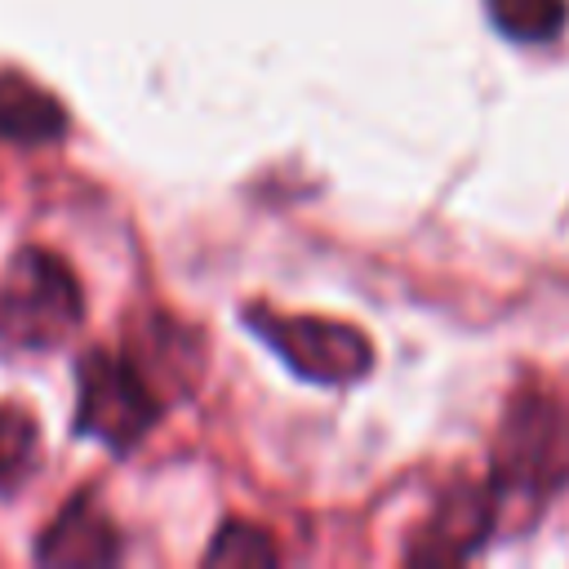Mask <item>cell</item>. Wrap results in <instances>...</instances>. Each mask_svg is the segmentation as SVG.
I'll return each instance as SVG.
<instances>
[{"instance_id": "6da1fadb", "label": "cell", "mask_w": 569, "mask_h": 569, "mask_svg": "<svg viewBox=\"0 0 569 569\" xmlns=\"http://www.w3.org/2000/svg\"><path fill=\"white\" fill-rule=\"evenodd\" d=\"M84 316L76 271L49 249H22L0 280V338L13 347L62 342Z\"/></svg>"}, {"instance_id": "7a4b0ae2", "label": "cell", "mask_w": 569, "mask_h": 569, "mask_svg": "<svg viewBox=\"0 0 569 569\" xmlns=\"http://www.w3.org/2000/svg\"><path fill=\"white\" fill-rule=\"evenodd\" d=\"M493 480L498 489L547 498L569 480V418L542 396H520L493 440Z\"/></svg>"}, {"instance_id": "3957f363", "label": "cell", "mask_w": 569, "mask_h": 569, "mask_svg": "<svg viewBox=\"0 0 569 569\" xmlns=\"http://www.w3.org/2000/svg\"><path fill=\"white\" fill-rule=\"evenodd\" d=\"M249 329L302 378L325 382V387H342L369 373L373 365V347L369 338L347 325V320H325V316H280V311H262L249 307L244 311Z\"/></svg>"}, {"instance_id": "277c9868", "label": "cell", "mask_w": 569, "mask_h": 569, "mask_svg": "<svg viewBox=\"0 0 569 569\" xmlns=\"http://www.w3.org/2000/svg\"><path fill=\"white\" fill-rule=\"evenodd\" d=\"M160 413L156 387L129 356L89 351L80 360V400H76V427L111 449H129Z\"/></svg>"}, {"instance_id": "5b68a950", "label": "cell", "mask_w": 569, "mask_h": 569, "mask_svg": "<svg viewBox=\"0 0 569 569\" xmlns=\"http://www.w3.org/2000/svg\"><path fill=\"white\" fill-rule=\"evenodd\" d=\"M493 511H498V498H493V489H485V485H462V489L445 493L440 507L431 511V520L422 525L418 542L409 547V560L445 565V560L471 556V551L489 538Z\"/></svg>"}, {"instance_id": "8992f818", "label": "cell", "mask_w": 569, "mask_h": 569, "mask_svg": "<svg viewBox=\"0 0 569 569\" xmlns=\"http://www.w3.org/2000/svg\"><path fill=\"white\" fill-rule=\"evenodd\" d=\"M120 556V538H116V525L89 502H71L44 533H40V547H36V560L44 565H62V569H98V565H111Z\"/></svg>"}, {"instance_id": "52a82bcc", "label": "cell", "mask_w": 569, "mask_h": 569, "mask_svg": "<svg viewBox=\"0 0 569 569\" xmlns=\"http://www.w3.org/2000/svg\"><path fill=\"white\" fill-rule=\"evenodd\" d=\"M67 129V111L36 80L4 71L0 76V138L9 142H53Z\"/></svg>"}, {"instance_id": "ba28073f", "label": "cell", "mask_w": 569, "mask_h": 569, "mask_svg": "<svg viewBox=\"0 0 569 569\" xmlns=\"http://www.w3.org/2000/svg\"><path fill=\"white\" fill-rule=\"evenodd\" d=\"M489 18L502 36L538 44L560 36V27L569 22V0H489Z\"/></svg>"}, {"instance_id": "9c48e42d", "label": "cell", "mask_w": 569, "mask_h": 569, "mask_svg": "<svg viewBox=\"0 0 569 569\" xmlns=\"http://www.w3.org/2000/svg\"><path fill=\"white\" fill-rule=\"evenodd\" d=\"M209 565H231V569H258V565H276V542L271 533H262L258 525H244V520H231L213 533L209 551H204Z\"/></svg>"}, {"instance_id": "30bf717a", "label": "cell", "mask_w": 569, "mask_h": 569, "mask_svg": "<svg viewBox=\"0 0 569 569\" xmlns=\"http://www.w3.org/2000/svg\"><path fill=\"white\" fill-rule=\"evenodd\" d=\"M36 462V427L27 413L0 405V485H13Z\"/></svg>"}]
</instances>
